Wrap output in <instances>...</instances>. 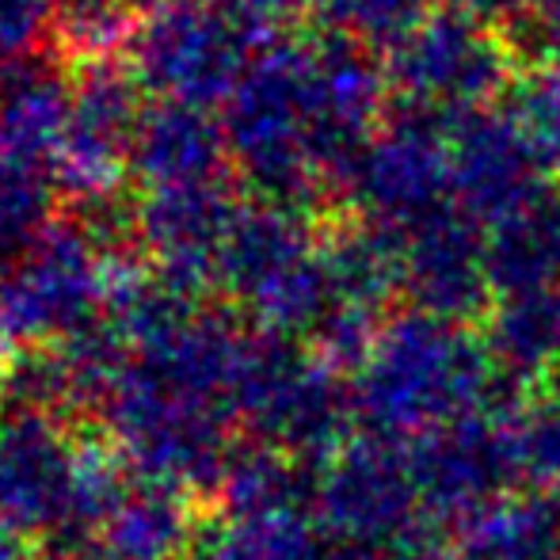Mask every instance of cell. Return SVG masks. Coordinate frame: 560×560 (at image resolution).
<instances>
[{"label":"cell","instance_id":"obj_11","mask_svg":"<svg viewBox=\"0 0 560 560\" xmlns=\"http://www.w3.org/2000/svg\"><path fill=\"white\" fill-rule=\"evenodd\" d=\"M515 485L560 495V397L518 405L500 420Z\"/></svg>","mask_w":560,"mask_h":560},{"label":"cell","instance_id":"obj_12","mask_svg":"<svg viewBox=\"0 0 560 560\" xmlns=\"http://www.w3.org/2000/svg\"><path fill=\"white\" fill-rule=\"evenodd\" d=\"M58 0H0V61L50 50Z\"/></svg>","mask_w":560,"mask_h":560},{"label":"cell","instance_id":"obj_13","mask_svg":"<svg viewBox=\"0 0 560 560\" xmlns=\"http://www.w3.org/2000/svg\"><path fill=\"white\" fill-rule=\"evenodd\" d=\"M210 4H214L233 27H241L244 35L256 43V38H264L271 27L287 23L290 15L298 12L302 0H210Z\"/></svg>","mask_w":560,"mask_h":560},{"label":"cell","instance_id":"obj_6","mask_svg":"<svg viewBox=\"0 0 560 560\" xmlns=\"http://www.w3.org/2000/svg\"><path fill=\"white\" fill-rule=\"evenodd\" d=\"M145 107V92L126 61L104 58L73 66L58 176L61 191L81 210L126 199Z\"/></svg>","mask_w":560,"mask_h":560},{"label":"cell","instance_id":"obj_15","mask_svg":"<svg viewBox=\"0 0 560 560\" xmlns=\"http://www.w3.org/2000/svg\"><path fill=\"white\" fill-rule=\"evenodd\" d=\"M126 4H130L138 15H145V12H153L156 4H168V0H126Z\"/></svg>","mask_w":560,"mask_h":560},{"label":"cell","instance_id":"obj_3","mask_svg":"<svg viewBox=\"0 0 560 560\" xmlns=\"http://www.w3.org/2000/svg\"><path fill=\"white\" fill-rule=\"evenodd\" d=\"M126 233L92 218H58L35 244L0 264V347L12 354L66 343L112 310L130 267Z\"/></svg>","mask_w":560,"mask_h":560},{"label":"cell","instance_id":"obj_2","mask_svg":"<svg viewBox=\"0 0 560 560\" xmlns=\"http://www.w3.org/2000/svg\"><path fill=\"white\" fill-rule=\"evenodd\" d=\"M126 492L115 450L92 446L66 416L8 405L0 412V518L81 560Z\"/></svg>","mask_w":560,"mask_h":560},{"label":"cell","instance_id":"obj_10","mask_svg":"<svg viewBox=\"0 0 560 560\" xmlns=\"http://www.w3.org/2000/svg\"><path fill=\"white\" fill-rule=\"evenodd\" d=\"M61 176L54 164L0 149V264L58 222Z\"/></svg>","mask_w":560,"mask_h":560},{"label":"cell","instance_id":"obj_4","mask_svg":"<svg viewBox=\"0 0 560 560\" xmlns=\"http://www.w3.org/2000/svg\"><path fill=\"white\" fill-rule=\"evenodd\" d=\"M492 397V362L443 328H408L385 339L354 389V412L382 439H423L480 420Z\"/></svg>","mask_w":560,"mask_h":560},{"label":"cell","instance_id":"obj_8","mask_svg":"<svg viewBox=\"0 0 560 560\" xmlns=\"http://www.w3.org/2000/svg\"><path fill=\"white\" fill-rule=\"evenodd\" d=\"M229 141L222 118L207 107L149 104L133 149V191L161 184L229 176Z\"/></svg>","mask_w":560,"mask_h":560},{"label":"cell","instance_id":"obj_1","mask_svg":"<svg viewBox=\"0 0 560 560\" xmlns=\"http://www.w3.org/2000/svg\"><path fill=\"white\" fill-rule=\"evenodd\" d=\"M354 112L347 73L310 50H271L225 100V141L236 172L267 199H298L336 153Z\"/></svg>","mask_w":560,"mask_h":560},{"label":"cell","instance_id":"obj_5","mask_svg":"<svg viewBox=\"0 0 560 560\" xmlns=\"http://www.w3.org/2000/svg\"><path fill=\"white\" fill-rule=\"evenodd\" d=\"M248 43L210 0H168L138 20L126 43V66L153 104L210 112L248 73Z\"/></svg>","mask_w":560,"mask_h":560},{"label":"cell","instance_id":"obj_9","mask_svg":"<svg viewBox=\"0 0 560 560\" xmlns=\"http://www.w3.org/2000/svg\"><path fill=\"white\" fill-rule=\"evenodd\" d=\"M328 541L313 508L225 511L195 538V560H325Z\"/></svg>","mask_w":560,"mask_h":560},{"label":"cell","instance_id":"obj_14","mask_svg":"<svg viewBox=\"0 0 560 560\" xmlns=\"http://www.w3.org/2000/svg\"><path fill=\"white\" fill-rule=\"evenodd\" d=\"M0 560H23V549H20V534L0 518Z\"/></svg>","mask_w":560,"mask_h":560},{"label":"cell","instance_id":"obj_7","mask_svg":"<svg viewBox=\"0 0 560 560\" xmlns=\"http://www.w3.org/2000/svg\"><path fill=\"white\" fill-rule=\"evenodd\" d=\"M428 515L416 492L408 450L397 439L366 435L317 469L313 518L336 546L389 560L393 546Z\"/></svg>","mask_w":560,"mask_h":560}]
</instances>
